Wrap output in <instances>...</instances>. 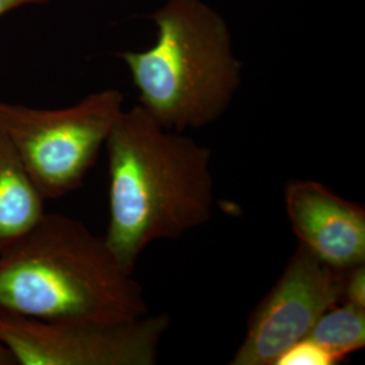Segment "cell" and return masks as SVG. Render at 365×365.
Listing matches in <instances>:
<instances>
[{
  "instance_id": "cell-1",
  "label": "cell",
  "mask_w": 365,
  "mask_h": 365,
  "mask_svg": "<svg viewBox=\"0 0 365 365\" xmlns=\"http://www.w3.org/2000/svg\"><path fill=\"white\" fill-rule=\"evenodd\" d=\"M106 242L134 274L150 244L206 225L214 207L212 155L187 133L170 130L140 105L123 110L107 137Z\"/></svg>"
},
{
  "instance_id": "cell-2",
  "label": "cell",
  "mask_w": 365,
  "mask_h": 365,
  "mask_svg": "<svg viewBox=\"0 0 365 365\" xmlns=\"http://www.w3.org/2000/svg\"><path fill=\"white\" fill-rule=\"evenodd\" d=\"M0 312L41 321L122 322L149 314L143 286L105 237L45 212L0 252Z\"/></svg>"
},
{
  "instance_id": "cell-3",
  "label": "cell",
  "mask_w": 365,
  "mask_h": 365,
  "mask_svg": "<svg viewBox=\"0 0 365 365\" xmlns=\"http://www.w3.org/2000/svg\"><path fill=\"white\" fill-rule=\"evenodd\" d=\"M152 19L156 42L122 52L138 105L170 130L200 129L223 115L242 81L225 19L203 0H167Z\"/></svg>"
},
{
  "instance_id": "cell-4",
  "label": "cell",
  "mask_w": 365,
  "mask_h": 365,
  "mask_svg": "<svg viewBox=\"0 0 365 365\" xmlns=\"http://www.w3.org/2000/svg\"><path fill=\"white\" fill-rule=\"evenodd\" d=\"M125 105L115 88L93 92L66 108L0 101V133L13 145L45 200L81 187Z\"/></svg>"
},
{
  "instance_id": "cell-5",
  "label": "cell",
  "mask_w": 365,
  "mask_h": 365,
  "mask_svg": "<svg viewBox=\"0 0 365 365\" xmlns=\"http://www.w3.org/2000/svg\"><path fill=\"white\" fill-rule=\"evenodd\" d=\"M170 322L167 314L92 322L0 312V339L16 365H155Z\"/></svg>"
},
{
  "instance_id": "cell-6",
  "label": "cell",
  "mask_w": 365,
  "mask_h": 365,
  "mask_svg": "<svg viewBox=\"0 0 365 365\" xmlns=\"http://www.w3.org/2000/svg\"><path fill=\"white\" fill-rule=\"evenodd\" d=\"M346 269H337L298 245L279 280L249 318L232 365H274L297 341L309 337L329 309L342 302Z\"/></svg>"
},
{
  "instance_id": "cell-7",
  "label": "cell",
  "mask_w": 365,
  "mask_h": 365,
  "mask_svg": "<svg viewBox=\"0 0 365 365\" xmlns=\"http://www.w3.org/2000/svg\"><path fill=\"white\" fill-rule=\"evenodd\" d=\"M284 206L299 245L337 269L365 264V209L322 182L291 180Z\"/></svg>"
},
{
  "instance_id": "cell-8",
  "label": "cell",
  "mask_w": 365,
  "mask_h": 365,
  "mask_svg": "<svg viewBox=\"0 0 365 365\" xmlns=\"http://www.w3.org/2000/svg\"><path fill=\"white\" fill-rule=\"evenodd\" d=\"M43 214L45 199L13 145L0 133V252L30 230Z\"/></svg>"
},
{
  "instance_id": "cell-9",
  "label": "cell",
  "mask_w": 365,
  "mask_h": 365,
  "mask_svg": "<svg viewBox=\"0 0 365 365\" xmlns=\"http://www.w3.org/2000/svg\"><path fill=\"white\" fill-rule=\"evenodd\" d=\"M309 337L341 363L365 346V307L341 302L321 315Z\"/></svg>"
},
{
  "instance_id": "cell-10",
  "label": "cell",
  "mask_w": 365,
  "mask_h": 365,
  "mask_svg": "<svg viewBox=\"0 0 365 365\" xmlns=\"http://www.w3.org/2000/svg\"><path fill=\"white\" fill-rule=\"evenodd\" d=\"M336 359L310 337L297 341L282 353L274 365H336Z\"/></svg>"
},
{
  "instance_id": "cell-11",
  "label": "cell",
  "mask_w": 365,
  "mask_h": 365,
  "mask_svg": "<svg viewBox=\"0 0 365 365\" xmlns=\"http://www.w3.org/2000/svg\"><path fill=\"white\" fill-rule=\"evenodd\" d=\"M342 302L365 307V264L346 269Z\"/></svg>"
},
{
  "instance_id": "cell-12",
  "label": "cell",
  "mask_w": 365,
  "mask_h": 365,
  "mask_svg": "<svg viewBox=\"0 0 365 365\" xmlns=\"http://www.w3.org/2000/svg\"><path fill=\"white\" fill-rule=\"evenodd\" d=\"M51 0H0V16L27 4H42Z\"/></svg>"
},
{
  "instance_id": "cell-13",
  "label": "cell",
  "mask_w": 365,
  "mask_h": 365,
  "mask_svg": "<svg viewBox=\"0 0 365 365\" xmlns=\"http://www.w3.org/2000/svg\"><path fill=\"white\" fill-rule=\"evenodd\" d=\"M0 365H16L13 354L7 349L4 342L0 339Z\"/></svg>"
}]
</instances>
